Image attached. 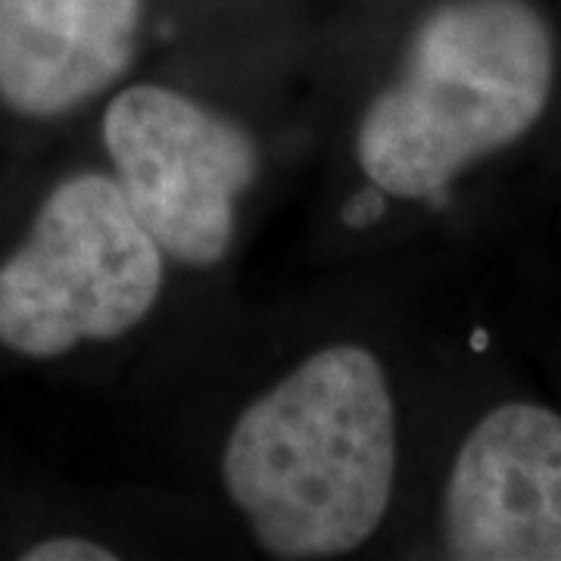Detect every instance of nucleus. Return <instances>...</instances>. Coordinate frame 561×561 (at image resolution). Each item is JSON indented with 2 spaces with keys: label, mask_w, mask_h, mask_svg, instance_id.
Returning <instances> with one entry per match:
<instances>
[{
  "label": "nucleus",
  "mask_w": 561,
  "mask_h": 561,
  "mask_svg": "<svg viewBox=\"0 0 561 561\" xmlns=\"http://www.w3.org/2000/svg\"><path fill=\"white\" fill-rule=\"evenodd\" d=\"M160 287L162 250L119 181L76 175L0 265V343L50 359L81 341H113L150 312Z\"/></svg>",
  "instance_id": "7ed1b4c3"
},
{
  "label": "nucleus",
  "mask_w": 561,
  "mask_h": 561,
  "mask_svg": "<svg viewBox=\"0 0 561 561\" xmlns=\"http://www.w3.org/2000/svg\"><path fill=\"white\" fill-rule=\"evenodd\" d=\"M144 0H0V101L60 116L98 98L131 62Z\"/></svg>",
  "instance_id": "423d86ee"
},
{
  "label": "nucleus",
  "mask_w": 561,
  "mask_h": 561,
  "mask_svg": "<svg viewBox=\"0 0 561 561\" xmlns=\"http://www.w3.org/2000/svg\"><path fill=\"white\" fill-rule=\"evenodd\" d=\"M397 465L381 362L328 346L243 412L221 459L225 486L278 559H334L381 524Z\"/></svg>",
  "instance_id": "f257e3e1"
},
{
  "label": "nucleus",
  "mask_w": 561,
  "mask_h": 561,
  "mask_svg": "<svg viewBox=\"0 0 561 561\" xmlns=\"http://www.w3.org/2000/svg\"><path fill=\"white\" fill-rule=\"evenodd\" d=\"M103 140L119 187L162 253L213 265L234 234V203L256 179V147L234 122L160 84L106 106Z\"/></svg>",
  "instance_id": "20e7f679"
},
{
  "label": "nucleus",
  "mask_w": 561,
  "mask_h": 561,
  "mask_svg": "<svg viewBox=\"0 0 561 561\" xmlns=\"http://www.w3.org/2000/svg\"><path fill=\"white\" fill-rule=\"evenodd\" d=\"M465 561H561V415L505 402L461 443L443 502Z\"/></svg>",
  "instance_id": "39448f33"
},
{
  "label": "nucleus",
  "mask_w": 561,
  "mask_h": 561,
  "mask_svg": "<svg viewBox=\"0 0 561 561\" xmlns=\"http://www.w3.org/2000/svg\"><path fill=\"white\" fill-rule=\"evenodd\" d=\"M552 62V35L527 0L437 7L412 38L402 79L362 119L365 175L393 197L440 194L540 119Z\"/></svg>",
  "instance_id": "f03ea898"
},
{
  "label": "nucleus",
  "mask_w": 561,
  "mask_h": 561,
  "mask_svg": "<svg viewBox=\"0 0 561 561\" xmlns=\"http://www.w3.org/2000/svg\"><path fill=\"white\" fill-rule=\"evenodd\" d=\"M25 561H110L116 559L113 549H106L101 542L79 540V537H60V540H44L32 546Z\"/></svg>",
  "instance_id": "0eeeda50"
}]
</instances>
